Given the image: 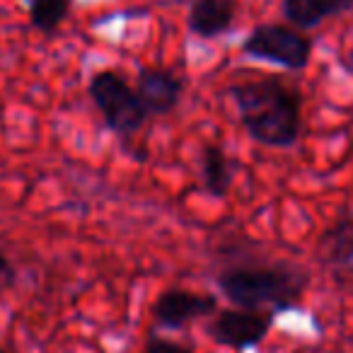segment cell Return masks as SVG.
Segmentation results:
<instances>
[{
	"label": "cell",
	"instance_id": "6da1fadb",
	"mask_svg": "<svg viewBox=\"0 0 353 353\" xmlns=\"http://www.w3.org/2000/svg\"><path fill=\"white\" fill-rule=\"evenodd\" d=\"M245 133L256 145L290 150L303 136V94L281 78H259L228 88Z\"/></svg>",
	"mask_w": 353,
	"mask_h": 353
},
{
	"label": "cell",
	"instance_id": "7a4b0ae2",
	"mask_svg": "<svg viewBox=\"0 0 353 353\" xmlns=\"http://www.w3.org/2000/svg\"><path fill=\"white\" fill-rule=\"evenodd\" d=\"M312 283V274L293 261L274 264H237L216 276L223 298L235 307L250 310H298Z\"/></svg>",
	"mask_w": 353,
	"mask_h": 353
},
{
	"label": "cell",
	"instance_id": "3957f363",
	"mask_svg": "<svg viewBox=\"0 0 353 353\" xmlns=\"http://www.w3.org/2000/svg\"><path fill=\"white\" fill-rule=\"evenodd\" d=\"M88 94L102 117L104 128L123 145H128L150 121L136 88L119 70H97L88 83Z\"/></svg>",
	"mask_w": 353,
	"mask_h": 353
},
{
	"label": "cell",
	"instance_id": "277c9868",
	"mask_svg": "<svg viewBox=\"0 0 353 353\" xmlns=\"http://www.w3.org/2000/svg\"><path fill=\"white\" fill-rule=\"evenodd\" d=\"M240 51L252 61H261V63L298 73L307 68L312 61V39L295 27L264 22V25L252 27L250 34L242 39Z\"/></svg>",
	"mask_w": 353,
	"mask_h": 353
},
{
	"label": "cell",
	"instance_id": "5b68a950",
	"mask_svg": "<svg viewBox=\"0 0 353 353\" xmlns=\"http://www.w3.org/2000/svg\"><path fill=\"white\" fill-rule=\"evenodd\" d=\"M276 310H250V307H218L206 322V336L213 343L230 351L245 353L259 348L269 339L276 324Z\"/></svg>",
	"mask_w": 353,
	"mask_h": 353
},
{
	"label": "cell",
	"instance_id": "8992f818",
	"mask_svg": "<svg viewBox=\"0 0 353 353\" xmlns=\"http://www.w3.org/2000/svg\"><path fill=\"white\" fill-rule=\"evenodd\" d=\"M218 310V298L213 293L189 288H165L150 305V317L157 329L182 332L199 319H208Z\"/></svg>",
	"mask_w": 353,
	"mask_h": 353
},
{
	"label": "cell",
	"instance_id": "52a82bcc",
	"mask_svg": "<svg viewBox=\"0 0 353 353\" xmlns=\"http://www.w3.org/2000/svg\"><path fill=\"white\" fill-rule=\"evenodd\" d=\"M133 88H136L148 117L155 119L167 117L179 107L187 85H184V78H179L174 70L162 68V65H145L138 70Z\"/></svg>",
	"mask_w": 353,
	"mask_h": 353
},
{
	"label": "cell",
	"instance_id": "ba28073f",
	"mask_svg": "<svg viewBox=\"0 0 353 353\" xmlns=\"http://www.w3.org/2000/svg\"><path fill=\"white\" fill-rule=\"evenodd\" d=\"M240 162L225 150L223 143H203L199 152V179H201V192L208 199H223L230 194L235 184Z\"/></svg>",
	"mask_w": 353,
	"mask_h": 353
},
{
	"label": "cell",
	"instance_id": "9c48e42d",
	"mask_svg": "<svg viewBox=\"0 0 353 353\" xmlns=\"http://www.w3.org/2000/svg\"><path fill=\"white\" fill-rule=\"evenodd\" d=\"M314 259L332 271L353 274V216H343L324 228L314 242Z\"/></svg>",
	"mask_w": 353,
	"mask_h": 353
},
{
	"label": "cell",
	"instance_id": "30bf717a",
	"mask_svg": "<svg viewBox=\"0 0 353 353\" xmlns=\"http://www.w3.org/2000/svg\"><path fill=\"white\" fill-rule=\"evenodd\" d=\"M237 0H194L187 15V27L199 39H218L237 20Z\"/></svg>",
	"mask_w": 353,
	"mask_h": 353
},
{
	"label": "cell",
	"instance_id": "8fae6325",
	"mask_svg": "<svg viewBox=\"0 0 353 353\" xmlns=\"http://www.w3.org/2000/svg\"><path fill=\"white\" fill-rule=\"evenodd\" d=\"M351 8V0H283V17L298 30H314Z\"/></svg>",
	"mask_w": 353,
	"mask_h": 353
},
{
	"label": "cell",
	"instance_id": "7c38bea8",
	"mask_svg": "<svg viewBox=\"0 0 353 353\" xmlns=\"http://www.w3.org/2000/svg\"><path fill=\"white\" fill-rule=\"evenodd\" d=\"M32 30L54 37L70 15V0H25Z\"/></svg>",
	"mask_w": 353,
	"mask_h": 353
},
{
	"label": "cell",
	"instance_id": "4fadbf2b",
	"mask_svg": "<svg viewBox=\"0 0 353 353\" xmlns=\"http://www.w3.org/2000/svg\"><path fill=\"white\" fill-rule=\"evenodd\" d=\"M141 353H194V346L192 343L176 341V339H170V336H160V334L152 329V332H148L145 341H143Z\"/></svg>",
	"mask_w": 353,
	"mask_h": 353
},
{
	"label": "cell",
	"instance_id": "5bb4252c",
	"mask_svg": "<svg viewBox=\"0 0 353 353\" xmlns=\"http://www.w3.org/2000/svg\"><path fill=\"white\" fill-rule=\"evenodd\" d=\"M15 283H17V269L10 256L6 254V250L0 247V295L15 288Z\"/></svg>",
	"mask_w": 353,
	"mask_h": 353
},
{
	"label": "cell",
	"instance_id": "9a60e30c",
	"mask_svg": "<svg viewBox=\"0 0 353 353\" xmlns=\"http://www.w3.org/2000/svg\"><path fill=\"white\" fill-rule=\"evenodd\" d=\"M348 68L353 70V44H351V51H348Z\"/></svg>",
	"mask_w": 353,
	"mask_h": 353
},
{
	"label": "cell",
	"instance_id": "2e32d148",
	"mask_svg": "<svg viewBox=\"0 0 353 353\" xmlns=\"http://www.w3.org/2000/svg\"><path fill=\"white\" fill-rule=\"evenodd\" d=\"M0 353H8V351H6V348H3V346H0Z\"/></svg>",
	"mask_w": 353,
	"mask_h": 353
},
{
	"label": "cell",
	"instance_id": "e0dca14e",
	"mask_svg": "<svg viewBox=\"0 0 353 353\" xmlns=\"http://www.w3.org/2000/svg\"><path fill=\"white\" fill-rule=\"evenodd\" d=\"M351 3H353V0H351Z\"/></svg>",
	"mask_w": 353,
	"mask_h": 353
}]
</instances>
